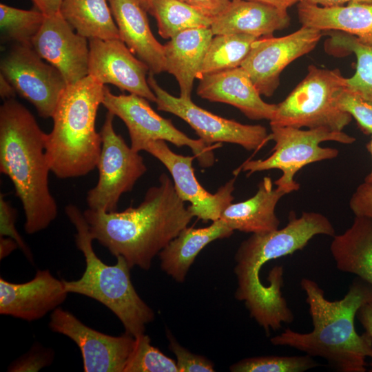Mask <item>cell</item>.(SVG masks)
Returning a JSON list of instances; mask_svg holds the SVG:
<instances>
[{
	"instance_id": "cell-22",
	"label": "cell",
	"mask_w": 372,
	"mask_h": 372,
	"mask_svg": "<svg viewBox=\"0 0 372 372\" xmlns=\"http://www.w3.org/2000/svg\"><path fill=\"white\" fill-rule=\"evenodd\" d=\"M302 25L320 31L343 32L372 45V4L349 2L347 5L322 7L302 0L298 3Z\"/></svg>"
},
{
	"instance_id": "cell-4",
	"label": "cell",
	"mask_w": 372,
	"mask_h": 372,
	"mask_svg": "<svg viewBox=\"0 0 372 372\" xmlns=\"http://www.w3.org/2000/svg\"><path fill=\"white\" fill-rule=\"evenodd\" d=\"M104 89L105 85L88 75L68 85L61 94L45 141L50 169L56 177L83 176L96 167L101 137L95 123Z\"/></svg>"
},
{
	"instance_id": "cell-33",
	"label": "cell",
	"mask_w": 372,
	"mask_h": 372,
	"mask_svg": "<svg viewBox=\"0 0 372 372\" xmlns=\"http://www.w3.org/2000/svg\"><path fill=\"white\" fill-rule=\"evenodd\" d=\"M335 103L340 110L355 118L364 134H372V101L345 87Z\"/></svg>"
},
{
	"instance_id": "cell-13",
	"label": "cell",
	"mask_w": 372,
	"mask_h": 372,
	"mask_svg": "<svg viewBox=\"0 0 372 372\" xmlns=\"http://www.w3.org/2000/svg\"><path fill=\"white\" fill-rule=\"evenodd\" d=\"M49 327L77 344L85 372H124L135 344V338L126 332L120 336L103 333L60 307L52 311Z\"/></svg>"
},
{
	"instance_id": "cell-38",
	"label": "cell",
	"mask_w": 372,
	"mask_h": 372,
	"mask_svg": "<svg viewBox=\"0 0 372 372\" xmlns=\"http://www.w3.org/2000/svg\"><path fill=\"white\" fill-rule=\"evenodd\" d=\"M198 9L204 14L215 17L231 3V0H180Z\"/></svg>"
},
{
	"instance_id": "cell-30",
	"label": "cell",
	"mask_w": 372,
	"mask_h": 372,
	"mask_svg": "<svg viewBox=\"0 0 372 372\" xmlns=\"http://www.w3.org/2000/svg\"><path fill=\"white\" fill-rule=\"evenodd\" d=\"M45 15L38 9L22 10L4 3L0 4L1 41L32 46L40 30Z\"/></svg>"
},
{
	"instance_id": "cell-12",
	"label": "cell",
	"mask_w": 372,
	"mask_h": 372,
	"mask_svg": "<svg viewBox=\"0 0 372 372\" xmlns=\"http://www.w3.org/2000/svg\"><path fill=\"white\" fill-rule=\"evenodd\" d=\"M322 31L305 26L280 37H263L251 45L240 65L260 95L271 96L280 84L282 70L292 61L313 50Z\"/></svg>"
},
{
	"instance_id": "cell-28",
	"label": "cell",
	"mask_w": 372,
	"mask_h": 372,
	"mask_svg": "<svg viewBox=\"0 0 372 372\" xmlns=\"http://www.w3.org/2000/svg\"><path fill=\"white\" fill-rule=\"evenodd\" d=\"M327 45L331 52L353 53L356 57L354 74L347 78V88L372 101V45L349 34L331 31Z\"/></svg>"
},
{
	"instance_id": "cell-46",
	"label": "cell",
	"mask_w": 372,
	"mask_h": 372,
	"mask_svg": "<svg viewBox=\"0 0 372 372\" xmlns=\"http://www.w3.org/2000/svg\"><path fill=\"white\" fill-rule=\"evenodd\" d=\"M142 8L146 11L149 12L153 0H137Z\"/></svg>"
},
{
	"instance_id": "cell-7",
	"label": "cell",
	"mask_w": 372,
	"mask_h": 372,
	"mask_svg": "<svg viewBox=\"0 0 372 372\" xmlns=\"http://www.w3.org/2000/svg\"><path fill=\"white\" fill-rule=\"evenodd\" d=\"M269 141L275 145L271 154L265 159L247 160L234 172H247V176L258 172L279 169L282 176L273 183L287 194L298 191L300 185L294 176L303 167L313 163L336 158L337 149L323 147L320 143L334 141L352 144L355 138L345 132H335L324 127L302 130L288 126H271Z\"/></svg>"
},
{
	"instance_id": "cell-40",
	"label": "cell",
	"mask_w": 372,
	"mask_h": 372,
	"mask_svg": "<svg viewBox=\"0 0 372 372\" xmlns=\"http://www.w3.org/2000/svg\"><path fill=\"white\" fill-rule=\"evenodd\" d=\"M37 9L45 16L59 12L62 0H31Z\"/></svg>"
},
{
	"instance_id": "cell-8",
	"label": "cell",
	"mask_w": 372,
	"mask_h": 372,
	"mask_svg": "<svg viewBox=\"0 0 372 372\" xmlns=\"http://www.w3.org/2000/svg\"><path fill=\"white\" fill-rule=\"evenodd\" d=\"M147 101L134 94H114L105 86L102 104L108 112L124 122L128 130L130 146L134 151L140 152L149 142L162 140L178 147L187 146L203 167L214 164V149L220 147L222 143L210 146L200 138H189L177 129L170 119L158 114Z\"/></svg>"
},
{
	"instance_id": "cell-5",
	"label": "cell",
	"mask_w": 372,
	"mask_h": 372,
	"mask_svg": "<svg viewBox=\"0 0 372 372\" xmlns=\"http://www.w3.org/2000/svg\"><path fill=\"white\" fill-rule=\"evenodd\" d=\"M65 211L76 228V245L85 261V271L79 280H63L66 291L85 296L104 304L120 320L125 332L134 338L145 333V325L154 319V312L137 293L127 261L118 256L115 265L104 263L93 249L94 239L83 212L72 204L67 205Z\"/></svg>"
},
{
	"instance_id": "cell-20",
	"label": "cell",
	"mask_w": 372,
	"mask_h": 372,
	"mask_svg": "<svg viewBox=\"0 0 372 372\" xmlns=\"http://www.w3.org/2000/svg\"><path fill=\"white\" fill-rule=\"evenodd\" d=\"M289 23L287 10L260 1L238 0L214 17L210 28L214 35L247 34L259 39L272 37Z\"/></svg>"
},
{
	"instance_id": "cell-25",
	"label": "cell",
	"mask_w": 372,
	"mask_h": 372,
	"mask_svg": "<svg viewBox=\"0 0 372 372\" xmlns=\"http://www.w3.org/2000/svg\"><path fill=\"white\" fill-rule=\"evenodd\" d=\"M333 238L330 251L338 269L372 285V220L355 216L350 227Z\"/></svg>"
},
{
	"instance_id": "cell-2",
	"label": "cell",
	"mask_w": 372,
	"mask_h": 372,
	"mask_svg": "<svg viewBox=\"0 0 372 372\" xmlns=\"http://www.w3.org/2000/svg\"><path fill=\"white\" fill-rule=\"evenodd\" d=\"M306 294L313 330L300 333L289 328L272 337L275 346H287L311 357H320L340 372H364L366 358H372V339L365 331L355 329L358 309L372 300V285L356 277L343 298L330 301L318 284L309 278L301 280Z\"/></svg>"
},
{
	"instance_id": "cell-35",
	"label": "cell",
	"mask_w": 372,
	"mask_h": 372,
	"mask_svg": "<svg viewBox=\"0 0 372 372\" xmlns=\"http://www.w3.org/2000/svg\"><path fill=\"white\" fill-rule=\"evenodd\" d=\"M17 211L10 203L5 199L4 195L0 194V236L12 238L18 244L19 248L23 252L26 258L33 261L32 255L28 245L18 232L15 222Z\"/></svg>"
},
{
	"instance_id": "cell-21",
	"label": "cell",
	"mask_w": 372,
	"mask_h": 372,
	"mask_svg": "<svg viewBox=\"0 0 372 372\" xmlns=\"http://www.w3.org/2000/svg\"><path fill=\"white\" fill-rule=\"evenodd\" d=\"M213 37L210 28L189 29L178 33L163 45L166 71L176 78L180 97L192 99L194 81L200 78Z\"/></svg>"
},
{
	"instance_id": "cell-32",
	"label": "cell",
	"mask_w": 372,
	"mask_h": 372,
	"mask_svg": "<svg viewBox=\"0 0 372 372\" xmlns=\"http://www.w3.org/2000/svg\"><path fill=\"white\" fill-rule=\"evenodd\" d=\"M124 372H178L176 362L151 344L145 333L135 338Z\"/></svg>"
},
{
	"instance_id": "cell-26",
	"label": "cell",
	"mask_w": 372,
	"mask_h": 372,
	"mask_svg": "<svg viewBox=\"0 0 372 372\" xmlns=\"http://www.w3.org/2000/svg\"><path fill=\"white\" fill-rule=\"evenodd\" d=\"M59 12L78 34L88 40L120 39L107 0H62Z\"/></svg>"
},
{
	"instance_id": "cell-39",
	"label": "cell",
	"mask_w": 372,
	"mask_h": 372,
	"mask_svg": "<svg viewBox=\"0 0 372 372\" xmlns=\"http://www.w3.org/2000/svg\"><path fill=\"white\" fill-rule=\"evenodd\" d=\"M356 318L372 339V300L365 303L358 309ZM370 366L369 371L372 372V362Z\"/></svg>"
},
{
	"instance_id": "cell-17",
	"label": "cell",
	"mask_w": 372,
	"mask_h": 372,
	"mask_svg": "<svg viewBox=\"0 0 372 372\" xmlns=\"http://www.w3.org/2000/svg\"><path fill=\"white\" fill-rule=\"evenodd\" d=\"M63 280L48 269L37 270L24 283H13L0 278V313L26 321H34L53 311L65 300Z\"/></svg>"
},
{
	"instance_id": "cell-43",
	"label": "cell",
	"mask_w": 372,
	"mask_h": 372,
	"mask_svg": "<svg viewBox=\"0 0 372 372\" xmlns=\"http://www.w3.org/2000/svg\"><path fill=\"white\" fill-rule=\"evenodd\" d=\"M308 3L316 4L322 7H333L343 6L349 2H360L371 3L372 0H304Z\"/></svg>"
},
{
	"instance_id": "cell-9",
	"label": "cell",
	"mask_w": 372,
	"mask_h": 372,
	"mask_svg": "<svg viewBox=\"0 0 372 372\" xmlns=\"http://www.w3.org/2000/svg\"><path fill=\"white\" fill-rule=\"evenodd\" d=\"M114 115L107 111L99 132L101 149L96 167L97 184L87 194L89 209L116 211L121 196L131 192L147 172L143 157L125 143L114 128Z\"/></svg>"
},
{
	"instance_id": "cell-44",
	"label": "cell",
	"mask_w": 372,
	"mask_h": 372,
	"mask_svg": "<svg viewBox=\"0 0 372 372\" xmlns=\"http://www.w3.org/2000/svg\"><path fill=\"white\" fill-rule=\"evenodd\" d=\"M260 1L273 7H276L280 10H287V9L291 6L298 3L302 0H253Z\"/></svg>"
},
{
	"instance_id": "cell-47",
	"label": "cell",
	"mask_w": 372,
	"mask_h": 372,
	"mask_svg": "<svg viewBox=\"0 0 372 372\" xmlns=\"http://www.w3.org/2000/svg\"><path fill=\"white\" fill-rule=\"evenodd\" d=\"M231 1H238V0H231Z\"/></svg>"
},
{
	"instance_id": "cell-37",
	"label": "cell",
	"mask_w": 372,
	"mask_h": 372,
	"mask_svg": "<svg viewBox=\"0 0 372 372\" xmlns=\"http://www.w3.org/2000/svg\"><path fill=\"white\" fill-rule=\"evenodd\" d=\"M349 207L355 216L372 220V182L364 181L352 194Z\"/></svg>"
},
{
	"instance_id": "cell-41",
	"label": "cell",
	"mask_w": 372,
	"mask_h": 372,
	"mask_svg": "<svg viewBox=\"0 0 372 372\" xmlns=\"http://www.w3.org/2000/svg\"><path fill=\"white\" fill-rule=\"evenodd\" d=\"M16 90L10 81L0 74V96L4 101L14 99Z\"/></svg>"
},
{
	"instance_id": "cell-15",
	"label": "cell",
	"mask_w": 372,
	"mask_h": 372,
	"mask_svg": "<svg viewBox=\"0 0 372 372\" xmlns=\"http://www.w3.org/2000/svg\"><path fill=\"white\" fill-rule=\"evenodd\" d=\"M89 75L103 85L112 84L156 103V96L147 82V65L119 39H89Z\"/></svg>"
},
{
	"instance_id": "cell-1",
	"label": "cell",
	"mask_w": 372,
	"mask_h": 372,
	"mask_svg": "<svg viewBox=\"0 0 372 372\" xmlns=\"http://www.w3.org/2000/svg\"><path fill=\"white\" fill-rule=\"evenodd\" d=\"M83 215L94 240L113 256H123L130 268L146 271L194 217L166 173L147 190L138 206L112 212L88 208Z\"/></svg>"
},
{
	"instance_id": "cell-36",
	"label": "cell",
	"mask_w": 372,
	"mask_h": 372,
	"mask_svg": "<svg viewBox=\"0 0 372 372\" xmlns=\"http://www.w3.org/2000/svg\"><path fill=\"white\" fill-rule=\"evenodd\" d=\"M53 360V352L35 344L31 350L12 363L8 371H38L50 365Z\"/></svg>"
},
{
	"instance_id": "cell-14",
	"label": "cell",
	"mask_w": 372,
	"mask_h": 372,
	"mask_svg": "<svg viewBox=\"0 0 372 372\" xmlns=\"http://www.w3.org/2000/svg\"><path fill=\"white\" fill-rule=\"evenodd\" d=\"M146 151L167 169L179 198L189 202L187 207L192 214L204 223L218 220L223 211L234 199L236 178L229 180L214 193L207 191L198 182L192 167L194 156H183L174 152L162 140L150 141Z\"/></svg>"
},
{
	"instance_id": "cell-19",
	"label": "cell",
	"mask_w": 372,
	"mask_h": 372,
	"mask_svg": "<svg viewBox=\"0 0 372 372\" xmlns=\"http://www.w3.org/2000/svg\"><path fill=\"white\" fill-rule=\"evenodd\" d=\"M118 29L120 39L145 63L149 72L166 71L164 46L152 34L146 11L137 0H107Z\"/></svg>"
},
{
	"instance_id": "cell-34",
	"label": "cell",
	"mask_w": 372,
	"mask_h": 372,
	"mask_svg": "<svg viewBox=\"0 0 372 372\" xmlns=\"http://www.w3.org/2000/svg\"><path fill=\"white\" fill-rule=\"evenodd\" d=\"M169 349L176 358L178 372H214V364L207 358L193 353L181 346L168 332Z\"/></svg>"
},
{
	"instance_id": "cell-11",
	"label": "cell",
	"mask_w": 372,
	"mask_h": 372,
	"mask_svg": "<svg viewBox=\"0 0 372 372\" xmlns=\"http://www.w3.org/2000/svg\"><path fill=\"white\" fill-rule=\"evenodd\" d=\"M44 61L32 46L15 44L1 58L0 70L17 93L48 118L68 85L61 73Z\"/></svg>"
},
{
	"instance_id": "cell-24",
	"label": "cell",
	"mask_w": 372,
	"mask_h": 372,
	"mask_svg": "<svg viewBox=\"0 0 372 372\" xmlns=\"http://www.w3.org/2000/svg\"><path fill=\"white\" fill-rule=\"evenodd\" d=\"M234 231L220 218L206 227L184 228L159 253L161 269L177 282H183L200 251L215 240L230 237Z\"/></svg>"
},
{
	"instance_id": "cell-29",
	"label": "cell",
	"mask_w": 372,
	"mask_h": 372,
	"mask_svg": "<svg viewBox=\"0 0 372 372\" xmlns=\"http://www.w3.org/2000/svg\"><path fill=\"white\" fill-rule=\"evenodd\" d=\"M258 39L247 34L214 35L207 50L199 79L207 74L240 67L252 43Z\"/></svg>"
},
{
	"instance_id": "cell-3",
	"label": "cell",
	"mask_w": 372,
	"mask_h": 372,
	"mask_svg": "<svg viewBox=\"0 0 372 372\" xmlns=\"http://www.w3.org/2000/svg\"><path fill=\"white\" fill-rule=\"evenodd\" d=\"M46 134L32 114L14 99L0 107V172L12 181L25 215L24 229H46L58 214L48 183Z\"/></svg>"
},
{
	"instance_id": "cell-31",
	"label": "cell",
	"mask_w": 372,
	"mask_h": 372,
	"mask_svg": "<svg viewBox=\"0 0 372 372\" xmlns=\"http://www.w3.org/2000/svg\"><path fill=\"white\" fill-rule=\"evenodd\" d=\"M318 366L313 357L267 355L247 358L230 366L232 372H303Z\"/></svg>"
},
{
	"instance_id": "cell-18",
	"label": "cell",
	"mask_w": 372,
	"mask_h": 372,
	"mask_svg": "<svg viewBox=\"0 0 372 372\" xmlns=\"http://www.w3.org/2000/svg\"><path fill=\"white\" fill-rule=\"evenodd\" d=\"M197 94L211 102L238 109L251 120L271 121L277 104L264 101L247 72L240 66L207 74L199 79Z\"/></svg>"
},
{
	"instance_id": "cell-6",
	"label": "cell",
	"mask_w": 372,
	"mask_h": 372,
	"mask_svg": "<svg viewBox=\"0 0 372 372\" xmlns=\"http://www.w3.org/2000/svg\"><path fill=\"white\" fill-rule=\"evenodd\" d=\"M346 87L347 78L338 69L310 65L306 76L277 104L270 126L324 127L342 132L352 117L340 110L335 102Z\"/></svg>"
},
{
	"instance_id": "cell-16",
	"label": "cell",
	"mask_w": 372,
	"mask_h": 372,
	"mask_svg": "<svg viewBox=\"0 0 372 372\" xmlns=\"http://www.w3.org/2000/svg\"><path fill=\"white\" fill-rule=\"evenodd\" d=\"M32 47L61 73L68 85L89 75V41L74 32L60 12L45 16Z\"/></svg>"
},
{
	"instance_id": "cell-23",
	"label": "cell",
	"mask_w": 372,
	"mask_h": 372,
	"mask_svg": "<svg viewBox=\"0 0 372 372\" xmlns=\"http://www.w3.org/2000/svg\"><path fill=\"white\" fill-rule=\"evenodd\" d=\"M273 184L271 177H264L252 197L231 203L220 218L234 231L262 234L278 229L280 220L276 214V207L287 193L276 186L273 187Z\"/></svg>"
},
{
	"instance_id": "cell-10",
	"label": "cell",
	"mask_w": 372,
	"mask_h": 372,
	"mask_svg": "<svg viewBox=\"0 0 372 372\" xmlns=\"http://www.w3.org/2000/svg\"><path fill=\"white\" fill-rule=\"evenodd\" d=\"M147 82L156 96L157 110L183 119L208 145L228 143L257 152L269 141L267 128L262 125H246L227 119L198 106L192 99L174 96L158 84L150 72Z\"/></svg>"
},
{
	"instance_id": "cell-42",
	"label": "cell",
	"mask_w": 372,
	"mask_h": 372,
	"mask_svg": "<svg viewBox=\"0 0 372 372\" xmlns=\"http://www.w3.org/2000/svg\"><path fill=\"white\" fill-rule=\"evenodd\" d=\"M17 248H19L18 244L12 238L6 236H0L1 260L8 256Z\"/></svg>"
},
{
	"instance_id": "cell-27",
	"label": "cell",
	"mask_w": 372,
	"mask_h": 372,
	"mask_svg": "<svg viewBox=\"0 0 372 372\" xmlns=\"http://www.w3.org/2000/svg\"><path fill=\"white\" fill-rule=\"evenodd\" d=\"M157 22L163 39H172L189 29L210 28L214 17L180 0H153L149 12Z\"/></svg>"
},
{
	"instance_id": "cell-45",
	"label": "cell",
	"mask_w": 372,
	"mask_h": 372,
	"mask_svg": "<svg viewBox=\"0 0 372 372\" xmlns=\"http://www.w3.org/2000/svg\"><path fill=\"white\" fill-rule=\"evenodd\" d=\"M366 149L368 152L370 153L371 156V162H372V134H371V141L367 143L366 145ZM365 181L372 182V165H371V170L370 173L366 176Z\"/></svg>"
}]
</instances>
